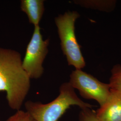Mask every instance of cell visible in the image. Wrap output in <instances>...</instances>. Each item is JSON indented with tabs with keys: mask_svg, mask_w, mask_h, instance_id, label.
I'll return each mask as SVG.
<instances>
[{
	"mask_svg": "<svg viewBox=\"0 0 121 121\" xmlns=\"http://www.w3.org/2000/svg\"><path fill=\"white\" fill-rule=\"evenodd\" d=\"M21 9L27 15L29 21L35 26L39 25L44 11L43 0H22Z\"/></svg>",
	"mask_w": 121,
	"mask_h": 121,
	"instance_id": "52a82bcc",
	"label": "cell"
},
{
	"mask_svg": "<svg viewBox=\"0 0 121 121\" xmlns=\"http://www.w3.org/2000/svg\"><path fill=\"white\" fill-rule=\"evenodd\" d=\"M111 73L108 83L110 90L121 93V65H114L111 69Z\"/></svg>",
	"mask_w": 121,
	"mask_h": 121,
	"instance_id": "9c48e42d",
	"label": "cell"
},
{
	"mask_svg": "<svg viewBox=\"0 0 121 121\" xmlns=\"http://www.w3.org/2000/svg\"><path fill=\"white\" fill-rule=\"evenodd\" d=\"M49 39L45 40L39 25L35 26L31 39L27 45L22 65L29 78L38 79L43 72L42 64L47 54Z\"/></svg>",
	"mask_w": 121,
	"mask_h": 121,
	"instance_id": "5b68a950",
	"label": "cell"
},
{
	"mask_svg": "<svg viewBox=\"0 0 121 121\" xmlns=\"http://www.w3.org/2000/svg\"><path fill=\"white\" fill-rule=\"evenodd\" d=\"M69 82L74 89L78 90L82 98L95 100L99 107L105 104L111 93L108 83L101 82L82 69L73 71L70 74Z\"/></svg>",
	"mask_w": 121,
	"mask_h": 121,
	"instance_id": "277c9868",
	"label": "cell"
},
{
	"mask_svg": "<svg viewBox=\"0 0 121 121\" xmlns=\"http://www.w3.org/2000/svg\"><path fill=\"white\" fill-rule=\"evenodd\" d=\"M30 86V78L22 67L21 54L0 48V92H6L10 108L20 109Z\"/></svg>",
	"mask_w": 121,
	"mask_h": 121,
	"instance_id": "6da1fadb",
	"label": "cell"
},
{
	"mask_svg": "<svg viewBox=\"0 0 121 121\" xmlns=\"http://www.w3.org/2000/svg\"><path fill=\"white\" fill-rule=\"evenodd\" d=\"M59 92L56 98L47 104L31 100L26 101L25 103L26 111L37 121H58L71 106L76 105L81 109L94 107L79 98L69 82L60 85Z\"/></svg>",
	"mask_w": 121,
	"mask_h": 121,
	"instance_id": "7a4b0ae2",
	"label": "cell"
},
{
	"mask_svg": "<svg viewBox=\"0 0 121 121\" xmlns=\"http://www.w3.org/2000/svg\"></svg>",
	"mask_w": 121,
	"mask_h": 121,
	"instance_id": "7c38bea8",
	"label": "cell"
},
{
	"mask_svg": "<svg viewBox=\"0 0 121 121\" xmlns=\"http://www.w3.org/2000/svg\"><path fill=\"white\" fill-rule=\"evenodd\" d=\"M5 121H37L27 111L21 109L17 110L13 115L10 116Z\"/></svg>",
	"mask_w": 121,
	"mask_h": 121,
	"instance_id": "30bf717a",
	"label": "cell"
},
{
	"mask_svg": "<svg viewBox=\"0 0 121 121\" xmlns=\"http://www.w3.org/2000/svg\"><path fill=\"white\" fill-rule=\"evenodd\" d=\"M74 3L86 8L97 9L105 12H111L116 5V0H77Z\"/></svg>",
	"mask_w": 121,
	"mask_h": 121,
	"instance_id": "ba28073f",
	"label": "cell"
},
{
	"mask_svg": "<svg viewBox=\"0 0 121 121\" xmlns=\"http://www.w3.org/2000/svg\"><path fill=\"white\" fill-rule=\"evenodd\" d=\"M95 114L99 121H121V93L111 90L107 100Z\"/></svg>",
	"mask_w": 121,
	"mask_h": 121,
	"instance_id": "8992f818",
	"label": "cell"
},
{
	"mask_svg": "<svg viewBox=\"0 0 121 121\" xmlns=\"http://www.w3.org/2000/svg\"><path fill=\"white\" fill-rule=\"evenodd\" d=\"M79 17L77 11H68L55 17V22L61 50L68 64L73 66L76 69H81L86 66V62L75 33V22Z\"/></svg>",
	"mask_w": 121,
	"mask_h": 121,
	"instance_id": "3957f363",
	"label": "cell"
},
{
	"mask_svg": "<svg viewBox=\"0 0 121 121\" xmlns=\"http://www.w3.org/2000/svg\"><path fill=\"white\" fill-rule=\"evenodd\" d=\"M78 121H99L96 116L95 111L91 108L81 109Z\"/></svg>",
	"mask_w": 121,
	"mask_h": 121,
	"instance_id": "8fae6325",
	"label": "cell"
}]
</instances>
